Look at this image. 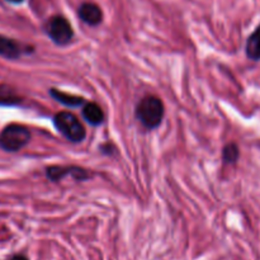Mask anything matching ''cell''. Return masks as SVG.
Listing matches in <instances>:
<instances>
[{
  "label": "cell",
  "mask_w": 260,
  "mask_h": 260,
  "mask_svg": "<svg viewBox=\"0 0 260 260\" xmlns=\"http://www.w3.org/2000/svg\"><path fill=\"white\" fill-rule=\"evenodd\" d=\"M136 117L144 127L149 129L155 128L164 118V104L157 96H145L137 104Z\"/></svg>",
  "instance_id": "1"
},
{
  "label": "cell",
  "mask_w": 260,
  "mask_h": 260,
  "mask_svg": "<svg viewBox=\"0 0 260 260\" xmlns=\"http://www.w3.org/2000/svg\"><path fill=\"white\" fill-rule=\"evenodd\" d=\"M56 129L71 142H81L85 139V128L78 117L70 112H58L53 117Z\"/></svg>",
  "instance_id": "2"
},
{
  "label": "cell",
  "mask_w": 260,
  "mask_h": 260,
  "mask_svg": "<svg viewBox=\"0 0 260 260\" xmlns=\"http://www.w3.org/2000/svg\"><path fill=\"white\" fill-rule=\"evenodd\" d=\"M30 131L22 124H9L0 134V147L5 151L15 152L29 142Z\"/></svg>",
  "instance_id": "3"
},
{
  "label": "cell",
  "mask_w": 260,
  "mask_h": 260,
  "mask_svg": "<svg viewBox=\"0 0 260 260\" xmlns=\"http://www.w3.org/2000/svg\"><path fill=\"white\" fill-rule=\"evenodd\" d=\"M46 33L56 45H68L73 40L74 30L71 24L63 17H53L46 24Z\"/></svg>",
  "instance_id": "4"
},
{
  "label": "cell",
  "mask_w": 260,
  "mask_h": 260,
  "mask_svg": "<svg viewBox=\"0 0 260 260\" xmlns=\"http://www.w3.org/2000/svg\"><path fill=\"white\" fill-rule=\"evenodd\" d=\"M69 174L75 178V179L80 180L86 179L89 177V174L85 170L78 167H51L47 168V170H46V175L52 182H57V180L62 179L65 175Z\"/></svg>",
  "instance_id": "5"
},
{
  "label": "cell",
  "mask_w": 260,
  "mask_h": 260,
  "mask_svg": "<svg viewBox=\"0 0 260 260\" xmlns=\"http://www.w3.org/2000/svg\"><path fill=\"white\" fill-rule=\"evenodd\" d=\"M27 52L24 47L15 40L0 36V56L8 60H17Z\"/></svg>",
  "instance_id": "6"
},
{
  "label": "cell",
  "mask_w": 260,
  "mask_h": 260,
  "mask_svg": "<svg viewBox=\"0 0 260 260\" xmlns=\"http://www.w3.org/2000/svg\"><path fill=\"white\" fill-rule=\"evenodd\" d=\"M79 17L81 18L83 22H85L89 25H96L102 22L103 18V13H102L101 8L93 3H84L80 8H79Z\"/></svg>",
  "instance_id": "7"
},
{
  "label": "cell",
  "mask_w": 260,
  "mask_h": 260,
  "mask_svg": "<svg viewBox=\"0 0 260 260\" xmlns=\"http://www.w3.org/2000/svg\"><path fill=\"white\" fill-rule=\"evenodd\" d=\"M83 118L93 126L102 124L104 121V112L96 103H86L83 107Z\"/></svg>",
  "instance_id": "8"
},
{
  "label": "cell",
  "mask_w": 260,
  "mask_h": 260,
  "mask_svg": "<svg viewBox=\"0 0 260 260\" xmlns=\"http://www.w3.org/2000/svg\"><path fill=\"white\" fill-rule=\"evenodd\" d=\"M246 55L250 60L260 61V25L250 35L246 42Z\"/></svg>",
  "instance_id": "9"
},
{
  "label": "cell",
  "mask_w": 260,
  "mask_h": 260,
  "mask_svg": "<svg viewBox=\"0 0 260 260\" xmlns=\"http://www.w3.org/2000/svg\"><path fill=\"white\" fill-rule=\"evenodd\" d=\"M50 94L55 101L60 102L61 104L66 107H80L84 103V99L81 96L70 95V94L62 93V91L56 90V89H51Z\"/></svg>",
  "instance_id": "10"
},
{
  "label": "cell",
  "mask_w": 260,
  "mask_h": 260,
  "mask_svg": "<svg viewBox=\"0 0 260 260\" xmlns=\"http://www.w3.org/2000/svg\"><path fill=\"white\" fill-rule=\"evenodd\" d=\"M19 102V98L15 95L14 90L7 85H0V104L12 106Z\"/></svg>",
  "instance_id": "11"
},
{
  "label": "cell",
  "mask_w": 260,
  "mask_h": 260,
  "mask_svg": "<svg viewBox=\"0 0 260 260\" xmlns=\"http://www.w3.org/2000/svg\"><path fill=\"white\" fill-rule=\"evenodd\" d=\"M239 157V147L235 144H229L223 147V160L226 162H235Z\"/></svg>",
  "instance_id": "12"
},
{
  "label": "cell",
  "mask_w": 260,
  "mask_h": 260,
  "mask_svg": "<svg viewBox=\"0 0 260 260\" xmlns=\"http://www.w3.org/2000/svg\"><path fill=\"white\" fill-rule=\"evenodd\" d=\"M9 260H28V259L23 255H14V256H12Z\"/></svg>",
  "instance_id": "13"
},
{
  "label": "cell",
  "mask_w": 260,
  "mask_h": 260,
  "mask_svg": "<svg viewBox=\"0 0 260 260\" xmlns=\"http://www.w3.org/2000/svg\"><path fill=\"white\" fill-rule=\"evenodd\" d=\"M8 3H12V4H19V3L24 2V0H5Z\"/></svg>",
  "instance_id": "14"
}]
</instances>
